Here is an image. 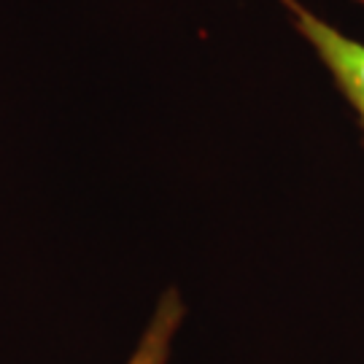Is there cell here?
<instances>
[{
  "label": "cell",
  "mask_w": 364,
  "mask_h": 364,
  "mask_svg": "<svg viewBox=\"0 0 364 364\" xmlns=\"http://www.w3.org/2000/svg\"><path fill=\"white\" fill-rule=\"evenodd\" d=\"M183 318V305L178 291H165V297L159 299L151 321L146 326L144 338L138 343V348L132 351L127 364H168L170 359V346L173 338L181 326Z\"/></svg>",
  "instance_id": "2"
},
{
  "label": "cell",
  "mask_w": 364,
  "mask_h": 364,
  "mask_svg": "<svg viewBox=\"0 0 364 364\" xmlns=\"http://www.w3.org/2000/svg\"><path fill=\"white\" fill-rule=\"evenodd\" d=\"M289 14L294 16L299 36L313 46L318 60L329 70L343 97L351 103L364 130V43L348 38L338 27L324 22L318 14L308 11L297 0H284Z\"/></svg>",
  "instance_id": "1"
}]
</instances>
